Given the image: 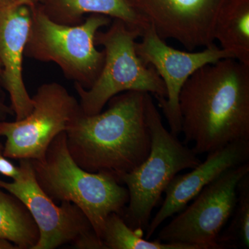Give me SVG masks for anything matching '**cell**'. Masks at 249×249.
Listing matches in <instances>:
<instances>
[{"label":"cell","instance_id":"1","mask_svg":"<svg viewBox=\"0 0 249 249\" xmlns=\"http://www.w3.org/2000/svg\"><path fill=\"white\" fill-rule=\"evenodd\" d=\"M181 133L196 155L249 141V67L225 58L201 67L178 96Z\"/></svg>","mask_w":249,"mask_h":249},{"label":"cell","instance_id":"2","mask_svg":"<svg viewBox=\"0 0 249 249\" xmlns=\"http://www.w3.org/2000/svg\"><path fill=\"white\" fill-rule=\"evenodd\" d=\"M145 93L129 91L111 98L94 115L82 111L66 132L73 160L89 173L107 174L120 183L147 158L151 139L145 121Z\"/></svg>","mask_w":249,"mask_h":249},{"label":"cell","instance_id":"3","mask_svg":"<svg viewBox=\"0 0 249 249\" xmlns=\"http://www.w3.org/2000/svg\"><path fill=\"white\" fill-rule=\"evenodd\" d=\"M31 160L36 180L46 194L55 202L78 206L101 240L109 214L124 213L129 201L127 188L107 174L80 168L69 151L66 132L53 139L43 159Z\"/></svg>","mask_w":249,"mask_h":249},{"label":"cell","instance_id":"4","mask_svg":"<svg viewBox=\"0 0 249 249\" xmlns=\"http://www.w3.org/2000/svg\"><path fill=\"white\" fill-rule=\"evenodd\" d=\"M144 109L151 139L150 152L142 164L120 178L129 193L128 204L121 217L142 235L170 181L179 172L193 169L201 163L193 149L183 145L178 136L165 128L148 93H145Z\"/></svg>","mask_w":249,"mask_h":249},{"label":"cell","instance_id":"5","mask_svg":"<svg viewBox=\"0 0 249 249\" xmlns=\"http://www.w3.org/2000/svg\"><path fill=\"white\" fill-rule=\"evenodd\" d=\"M111 22L107 16L91 14L79 24L65 25L54 22L40 4H35L24 56L56 64L67 79L89 89L99 76L106 57L104 50L96 49L95 37Z\"/></svg>","mask_w":249,"mask_h":249},{"label":"cell","instance_id":"6","mask_svg":"<svg viewBox=\"0 0 249 249\" xmlns=\"http://www.w3.org/2000/svg\"><path fill=\"white\" fill-rule=\"evenodd\" d=\"M142 36L118 19H113L107 31H98L95 43L102 46L106 54L101 73L89 89L74 84L85 114L101 112L111 98L125 91L148 93L156 99L166 97L163 80L136 52V40Z\"/></svg>","mask_w":249,"mask_h":249},{"label":"cell","instance_id":"7","mask_svg":"<svg viewBox=\"0 0 249 249\" xmlns=\"http://www.w3.org/2000/svg\"><path fill=\"white\" fill-rule=\"evenodd\" d=\"M19 160V178L12 182L0 179V188L22 201L35 220L40 238L33 249H53L70 242L77 249H105L84 213L72 203L57 205L37 183L31 160Z\"/></svg>","mask_w":249,"mask_h":249},{"label":"cell","instance_id":"8","mask_svg":"<svg viewBox=\"0 0 249 249\" xmlns=\"http://www.w3.org/2000/svg\"><path fill=\"white\" fill-rule=\"evenodd\" d=\"M31 98L29 115L0 121V137L6 138L2 153L8 159L42 160L51 142L82 113L79 101L56 82L40 85Z\"/></svg>","mask_w":249,"mask_h":249},{"label":"cell","instance_id":"9","mask_svg":"<svg viewBox=\"0 0 249 249\" xmlns=\"http://www.w3.org/2000/svg\"><path fill=\"white\" fill-rule=\"evenodd\" d=\"M249 173V163L229 169L205 187L194 201L160 229L157 240L196 249H219L217 239L230 219L237 186Z\"/></svg>","mask_w":249,"mask_h":249},{"label":"cell","instance_id":"10","mask_svg":"<svg viewBox=\"0 0 249 249\" xmlns=\"http://www.w3.org/2000/svg\"><path fill=\"white\" fill-rule=\"evenodd\" d=\"M142 37V42H136V52L144 63L155 69L163 80L166 97L157 100L169 124L170 132L178 136L181 133L178 96L183 85L201 67L232 57L215 44L201 52L174 49L167 45L151 24L145 29Z\"/></svg>","mask_w":249,"mask_h":249},{"label":"cell","instance_id":"11","mask_svg":"<svg viewBox=\"0 0 249 249\" xmlns=\"http://www.w3.org/2000/svg\"><path fill=\"white\" fill-rule=\"evenodd\" d=\"M158 35L193 52L213 45L214 24L227 0H127Z\"/></svg>","mask_w":249,"mask_h":249},{"label":"cell","instance_id":"12","mask_svg":"<svg viewBox=\"0 0 249 249\" xmlns=\"http://www.w3.org/2000/svg\"><path fill=\"white\" fill-rule=\"evenodd\" d=\"M34 5L26 1L0 11V66L16 120L24 119L33 110L32 98L23 77V60Z\"/></svg>","mask_w":249,"mask_h":249},{"label":"cell","instance_id":"13","mask_svg":"<svg viewBox=\"0 0 249 249\" xmlns=\"http://www.w3.org/2000/svg\"><path fill=\"white\" fill-rule=\"evenodd\" d=\"M249 141H237L208 154L207 158L191 172L176 175L165 188V200L149 223V240L168 218L181 212L203 189L226 171L249 162Z\"/></svg>","mask_w":249,"mask_h":249},{"label":"cell","instance_id":"14","mask_svg":"<svg viewBox=\"0 0 249 249\" xmlns=\"http://www.w3.org/2000/svg\"><path fill=\"white\" fill-rule=\"evenodd\" d=\"M40 6L51 19L65 25L80 24L86 14L103 15L120 19L142 35L150 24L127 0H44Z\"/></svg>","mask_w":249,"mask_h":249},{"label":"cell","instance_id":"15","mask_svg":"<svg viewBox=\"0 0 249 249\" xmlns=\"http://www.w3.org/2000/svg\"><path fill=\"white\" fill-rule=\"evenodd\" d=\"M213 37L232 58L249 67V0H227L216 19Z\"/></svg>","mask_w":249,"mask_h":249},{"label":"cell","instance_id":"16","mask_svg":"<svg viewBox=\"0 0 249 249\" xmlns=\"http://www.w3.org/2000/svg\"><path fill=\"white\" fill-rule=\"evenodd\" d=\"M40 232L32 215L22 201L0 188V239L19 249H33Z\"/></svg>","mask_w":249,"mask_h":249},{"label":"cell","instance_id":"17","mask_svg":"<svg viewBox=\"0 0 249 249\" xmlns=\"http://www.w3.org/2000/svg\"><path fill=\"white\" fill-rule=\"evenodd\" d=\"M101 241L106 249H196L190 245L142 238V235L131 229L120 214L115 213L107 217Z\"/></svg>","mask_w":249,"mask_h":249},{"label":"cell","instance_id":"18","mask_svg":"<svg viewBox=\"0 0 249 249\" xmlns=\"http://www.w3.org/2000/svg\"><path fill=\"white\" fill-rule=\"evenodd\" d=\"M230 224L217 239L219 249L249 248V173L237 186V201Z\"/></svg>","mask_w":249,"mask_h":249},{"label":"cell","instance_id":"19","mask_svg":"<svg viewBox=\"0 0 249 249\" xmlns=\"http://www.w3.org/2000/svg\"><path fill=\"white\" fill-rule=\"evenodd\" d=\"M8 95L3 83L2 71L0 66V121H7L11 116H15L14 111L6 101Z\"/></svg>","mask_w":249,"mask_h":249},{"label":"cell","instance_id":"20","mask_svg":"<svg viewBox=\"0 0 249 249\" xmlns=\"http://www.w3.org/2000/svg\"><path fill=\"white\" fill-rule=\"evenodd\" d=\"M0 174L13 180L19 178L20 175L19 166H16L7 157H4L2 151H0Z\"/></svg>","mask_w":249,"mask_h":249},{"label":"cell","instance_id":"21","mask_svg":"<svg viewBox=\"0 0 249 249\" xmlns=\"http://www.w3.org/2000/svg\"><path fill=\"white\" fill-rule=\"evenodd\" d=\"M31 2L30 0H0V11L20 3ZM32 3V2H31ZM34 4V3H33Z\"/></svg>","mask_w":249,"mask_h":249},{"label":"cell","instance_id":"22","mask_svg":"<svg viewBox=\"0 0 249 249\" xmlns=\"http://www.w3.org/2000/svg\"><path fill=\"white\" fill-rule=\"evenodd\" d=\"M0 249H19L9 241L0 239Z\"/></svg>","mask_w":249,"mask_h":249},{"label":"cell","instance_id":"23","mask_svg":"<svg viewBox=\"0 0 249 249\" xmlns=\"http://www.w3.org/2000/svg\"><path fill=\"white\" fill-rule=\"evenodd\" d=\"M30 1L31 2L34 3V4H40L41 3H42L44 0H30Z\"/></svg>","mask_w":249,"mask_h":249},{"label":"cell","instance_id":"24","mask_svg":"<svg viewBox=\"0 0 249 249\" xmlns=\"http://www.w3.org/2000/svg\"><path fill=\"white\" fill-rule=\"evenodd\" d=\"M3 147H4V145L0 142V151H3Z\"/></svg>","mask_w":249,"mask_h":249}]
</instances>
